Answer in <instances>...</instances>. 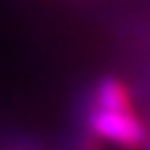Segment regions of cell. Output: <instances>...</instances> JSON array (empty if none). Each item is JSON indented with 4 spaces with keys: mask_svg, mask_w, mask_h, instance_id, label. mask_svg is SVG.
Listing matches in <instances>:
<instances>
[{
    "mask_svg": "<svg viewBox=\"0 0 150 150\" xmlns=\"http://www.w3.org/2000/svg\"><path fill=\"white\" fill-rule=\"evenodd\" d=\"M88 131L96 138L108 140L121 150H140L146 144V127L138 119L134 106L129 108H102L86 104Z\"/></svg>",
    "mask_w": 150,
    "mask_h": 150,
    "instance_id": "obj_1",
    "label": "cell"
},
{
    "mask_svg": "<svg viewBox=\"0 0 150 150\" xmlns=\"http://www.w3.org/2000/svg\"><path fill=\"white\" fill-rule=\"evenodd\" d=\"M148 150H150V146H148Z\"/></svg>",
    "mask_w": 150,
    "mask_h": 150,
    "instance_id": "obj_2",
    "label": "cell"
}]
</instances>
